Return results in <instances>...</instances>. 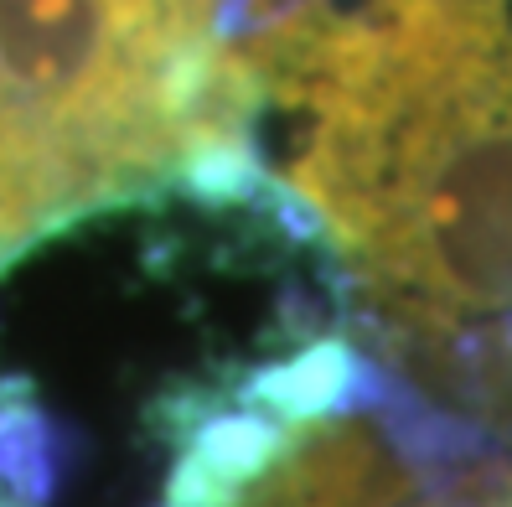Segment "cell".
I'll list each match as a JSON object with an SVG mask.
<instances>
[{
    "label": "cell",
    "instance_id": "obj_1",
    "mask_svg": "<svg viewBox=\"0 0 512 507\" xmlns=\"http://www.w3.org/2000/svg\"><path fill=\"white\" fill-rule=\"evenodd\" d=\"M285 192L399 368L512 425V0L326 6L264 78Z\"/></svg>",
    "mask_w": 512,
    "mask_h": 507
},
{
    "label": "cell",
    "instance_id": "obj_2",
    "mask_svg": "<svg viewBox=\"0 0 512 507\" xmlns=\"http://www.w3.org/2000/svg\"><path fill=\"white\" fill-rule=\"evenodd\" d=\"M326 0H0V270L145 192L244 171Z\"/></svg>",
    "mask_w": 512,
    "mask_h": 507
}]
</instances>
